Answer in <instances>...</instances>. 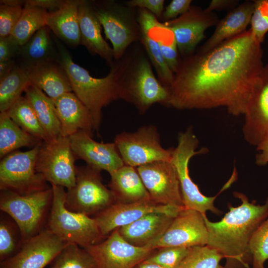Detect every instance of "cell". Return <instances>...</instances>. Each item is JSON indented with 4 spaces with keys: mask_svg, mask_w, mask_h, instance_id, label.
Instances as JSON below:
<instances>
[{
    "mask_svg": "<svg viewBox=\"0 0 268 268\" xmlns=\"http://www.w3.org/2000/svg\"><path fill=\"white\" fill-rule=\"evenodd\" d=\"M261 44L251 30L206 52L181 59L166 106L179 110L226 108L244 115L264 67Z\"/></svg>",
    "mask_w": 268,
    "mask_h": 268,
    "instance_id": "cell-1",
    "label": "cell"
},
{
    "mask_svg": "<svg viewBox=\"0 0 268 268\" xmlns=\"http://www.w3.org/2000/svg\"><path fill=\"white\" fill-rule=\"evenodd\" d=\"M233 195L241 204L229 205V211L221 220L211 222L204 216L207 230V245L219 252L226 260L225 268H249L252 258L249 252L251 239L268 216V196L262 205L250 202L243 193Z\"/></svg>",
    "mask_w": 268,
    "mask_h": 268,
    "instance_id": "cell-2",
    "label": "cell"
},
{
    "mask_svg": "<svg viewBox=\"0 0 268 268\" xmlns=\"http://www.w3.org/2000/svg\"><path fill=\"white\" fill-rule=\"evenodd\" d=\"M53 37L59 53L58 62L68 76L73 93L89 111L95 130L98 131L103 108L123 99V78L130 58V49L120 59L114 60L106 76L96 78L75 63L65 44L55 36Z\"/></svg>",
    "mask_w": 268,
    "mask_h": 268,
    "instance_id": "cell-3",
    "label": "cell"
},
{
    "mask_svg": "<svg viewBox=\"0 0 268 268\" xmlns=\"http://www.w3.org/2000/svg\"><path fill=\"white\" fill-rule=\"evenodd\" d=\"M141 50L130 49L123 78V100L133 104L142 114L155 103L166 106L169 91L155 77L149 59Z\"/></svg>",
    "mask_w": 268,
    "mask_h": 268,
    "instance_id": "cell-4",
    "label": "cell"
},
{
    "mask_svg": "<svg viewBox=\"0 0 268 268\" xmlns=\"http://www.w3.org/2000/svg\"><path fill=\"white\" fill-rule=\"evenodd\" d=\"M51 187L53 200L46 227L64 241L83 248L102 242L105 237L94 218L67 209L65 188L55 185Z\"/></svg>",
    "mask_w": 268,
    "mask_h": 268,
    "instance_id": "cell-5",
    "label": "cell"
},
{
    "mask_svg": "<svg viewBox=\"0 0 268 268\" xmlns=\"http://www.w3.org/2000/svg\"><path fill=\"white\" fill-rule=\"evenodd\" d=\"M199 143L198 138L190 127L185 132L179 134L177 146L173 149L171 162L177 172L184 206L187 209L198 211L203 215H206L207 211L220 215L222 212L215 206L214 200L219 193L230 187L235 179L231 177L216 196L209 197L203 195L191 179L189 171V163L192 157L205 153L207 150L202 148L197 151Z\"/></svg>",
    "mask_w": 268,
    "mask_h": 268,
    "instance_id": "cell-6",
    "label": "cell"
},
{
    "mask_svg": "<svg viewBox=\"0 0 268 268\" xmlns=\"http://www.w3.org/2000/svg\"><path fill=\"white\" fill-rule=\"evenodd\" d=\"M52 200V187L24 195L0 191V209L16 223L23 243L46 228Z\"/></svg>",
    "mask_w": 268,
    "mask_h": 268,
    "instance_id": "cell-7",
    "label": "cell"
},
{
    "mask_svg": "<svg viewBox=\"0 0 268 268\" xmlns=\"http://www.w3.org/2000/svg\"><path fill=\"white\" fill-rule=\"evenodd\" d=\"M94 11L112 43L114 60L120 59L130 46L140 42L137 8L113 0H91Z\"/></svg>",
    "mask_w": 268,
    "mask_h": 268,
    "instance_id": "cell-8",
    "label": "cell"
},
{
    "mask_svg": "<svg viewBox=\"0 0 268 268\" xmlns=\"http://www.w3.org/2000/svg\"><path fill=\"white\" fill-rule=\"evenodd\" d=\"M100 172L87 165L76 167L75 184L66 193L67 209L90 216L116 201L112 191L103 184Z\"/></svg>",
    "mask_w": 268,
    "mask_h": 268,
    "instance_id": "cell-9",
    "label": "cell"
},
{
    "mask_svg": "<svg viewBox=\"0 0 268 268\" xmlns=\"http://www.w3.org/2000/svg\"><path fill=\"white\" fill-rule=\"evenodd\" d=\"M42 141L26 151L16 150L0 162V189L24 195L49 188L36 164Z\"/></svg>",
    "mask_w": 268,
    "mask_h": 268,
    "instance_id": "cell-10",
    "label": "cell"
},
{
    "mask_svg": "<svg viewBox=\"0 0 268 268\" xmlns=\"http://www.w3.org/2000/svg\"><path fill=\"white\" fill-rule=\"evenodd\" d=\"M114 142L125 165L137 167L159 161H171L173 148L165 149L161 145L156 127L144 126L136 131L118 134Z\"/></svg>",
    "mask_w": 268,
    "mask_h": 268,
    "instance_id": "cell-11",
    "label": "cell"
},
{
    "mask_svg": "<svg viewBox=\"0 0 268 268\" xmlns=\"http://www.w3.org/2000/svg\"><path fill=\"white\" fill-rule=\"evenodd\" d=\"M75 160L69 137L60 135L47 141H42L36 169L51 185L62 186L68 190L75 184Z\"/></svg>",
    "mask_w": 268,
    "mask_h": 268,
    "instance_id": "cell-12",
    "label": "cell"
},
{
    "mask_svg": "<svg viewBox=\"0 0 268 268\" xmlns=\"http://www.w3.org/2000/svg\"><path fill=\"white\" fill-rule=\"evenodd\" d=\"M85 249L96 268H134L146 260L154 250L150 244L138 247L126 241L118 228L104 241Z\"/></svg>",
    "mask_w": 268,
    "mask_h": 268,
    "instance_id": "cell-13",
    "label": "cell"
},
{
    "mask_svg": "<svg viewBox=\"0 0 268 268\" xmlns=\"http://www.w3.org/2000/svg\"><path fill=\"white\" fill-rule=\"evenodd\" d=\"M136 169L152 201L184 207L177 172L171 161H156Z\"/></svg>",
    "mask_w": 268,
    "mask_h": 268,
    "instance_id": "cell-14",
    "label": "cell"
},
{
    "mask_svg": "<svg viewBox=\"0 0 268 268\" xmlns=\"http://www.w3.org/2000/svg\"><path fill=\"white\" fill-rule=\"evenodd\" d=\"M219 20L214 12L191 5L185 13L163 23L173 33L179 54L184 57L195 52L197 45L204 38L206 30L216 25Z\"/></svg>",
    "mask_w": 268,
    "mask_h": 268,
    "instance_id": "cell-15",
    "label": "cell"
},
{
    "mask_svg": "<svg viewBox=\"0 0 268 268\" xmlns=\"http://www.w3.org/2000/svg\"><path fill=\"white\" fill-rule=\"evenodd\" d=\"M205 215L195 210L183 208L174 218L162 236L150 244L151 247L154 250L207 245L208 233Z\"/></svg>",
    "mask_w": 268,
    "mask_h": 268,
    "instance_id": "cell-16",
    "label": "cell"
},
{
    "mask_svg": "<svg viewBox=\"0 0 268 268\" xmlns=\"http://www.w3.org/2000/svg\"><path fill=\"white\" fill-rule=\"evenodd\" d=\"M184 207L162 205L152 200L133 202H115L94 217L101 234L108 235L115 230L151 213H162L176 217Z\"/></svg>",
    "mask_w": 268,
    "mask_h": 268,
    "instance_id": "cell-17",
    "label": "cell"
},
{
    "mask_svg": "<svg viewBox=\"0 0 268 268\" xmlns=\"http://www.w3.org/2000/svg\"><path fill=\"white\" fill-rule=\"evenodd\" d=\"M67 243L46 227L22 245L11 257L0 262V268H44Z\"/></svg>",
    "mask_w": 268,
    "mask_h": 268,
    "instance_id": "cell-18",
    "label": "cell"
},
{
    "mask_svg": "<svg viewBox=\"0 0 268 268\" xmlns=\"http://www.w3.org/2000/svg\"><path fill=\"white\" fill-rule=\"evenodd\" d=\"M69 139L76 159L84 160L88 166L105 170L111 175L125 165L114 142H98L82 131L71 135Z\"/></svg>",
    "mask_w": 268,
    "mask_h": 268,
    "instance_id": "cell-19",
    "label": "cell"
},
{
    "mask_svg": "<svg viewBox=\"0 0 268 268\" xmlns=\"http://www.w3.org/2000/svg\"><path fill=\"white\" fill-rule=\"evenodd\" d=\"M244 116V138L257 147L268 138V63L264 65Z\"/></svg>",
    "mask_w": 268,
    "mask_h": 268,
    "instance_id": "cell-20",
    "label": "cell"
},
{
    "mask_svg": "<svg viewBox=\"0 0 268 268\" xmlns=\"http://www.w3.org/2000/svg\"><path fill=\"white\" fill-rule=\"evenodd\" d=\"M52 100L60 121L61 136L69 137L82 131L92 136L95 128L91 114L73 92Z\"/></svg>",
    "mask_w": 268,
    "mask_h": 268,
    "instance_id": "cell-21",
    "label": "cell"
},
{
    "mask_svg": "<svg viewBox=\"0 0 268 268\" xmlns=\"http://www.w3.org/2000/svg\"><path fill=\"white\" fill-rule=\"evenodd\" d=\"M78 19L80 44L91 54L99 56L110 66L114 61L113 50L102 35L101 25L91 0H79Z\"/></svg>",
    "mask_w": 268,
    "mask_h": 268,
    "instance_id": "cell-22",
    "label": "cell"
},
{
    "mask_svg": "<svg viewBox=\"0 0 268 268\" xmlns=\"http://www.w3.org/2000/svg\"><path fill=\"white\" fill-rule=\"evenodd\" d=\"M137 18L141 31L140 42L157 74L158 79L168 87L173 81L174 74L163 57L156 35L155 28L159 20L143 8H137Z\"/></svg>",
    "mask_w": 268,
    "mask_h": 268,
    "instance_id": "cell-23",
    "label": "cell"
},
{
    "mask_svg": "<svg viewBox=\"0 0 268 268\" xmlns=\"http://www.w3.org/2000/svg\"><path fill=\"white\" fill-rule=\"evenodd\" d=\"M174 217L162 213H151L118 228L121 236L138 247L152 244L164 233Z\"/></svg>",
    "mask_w": 268,
    "mask_h": 268,
    "instance_id": "cell-24",
    "label": "cell"
},
{
    "mask_svg": "<svg viewBox=\"0 0 268 268\" xmlns=\"http://www.w3.org/2000/svg\"><path fill=\"white\" fill-rule=\"evenodd\" d=\"M45 26L21 46L17 64L27 70L43 64L58 62L59 53L53 35Z\"/></svg>",
    "mask_w": 268,
    "mask_h": 268,
    "instance_id": "cell-25",
    "label": "cell"
},
{
    "mask_svg": "<svg viewBox=\"0 0 268 268\" xmlns=\"http://www.w3.org/2000/svg\"><path fill=\"white\" fill-rule=\"evenodd\" d=\"M254 8L253 1H246L231 9L219 20L212 34L197 51L207 52L226 40L246 31L250 24Z\"/></svg>",
    "mask_w": 268,
    "mask_h": 268,
    "instance_id": "cell-26",
    "label": "cell"
},
{
    "mask_svg": "<svg viewBox=\"0 0 268 268\" xmlns=\"http://www.w3.org/2000/svg\"><path fill=\"white\" fill-rule=\"evenodd\" d=\"M79 0H66L57 10L49 12L46 26L54 35L71 47L80 44L81 36L78 19Z\"/></svg>",
    "mask_w": 268,
    "mask_h": 268,
    "instance_id": "cell-27",
    "label": "cell"
},
{
    "mask_svg": "<svg viewBox=\"0 0 268 268\" xmlns=\"http://www.w3.org/2000/svg\"><path fill=\"white\" fill-rule=\"evenodd\" d=\"M28 71L31 84L53 100L72 91L68 76L58 62L44 63Z\"/></svg>",
    "mask_w": 268,
    "mask_h": 268,
    "instance_id": "cell-28",
    "label": "cell"
},
{
    "mask_svg": "<svg viewBox=\"0 0 268 268\" xmlns=\"http://www.w3.org/2000/svg\"><path fill=\"white\" fill-rule=\"evenodd\" d=\"M110 176L109 187L116 201L133 202L151 200L136 167L125 165Z\"/></svg>",
    "mask_w": 268,
    "mask_h": 268,
    "instance_id": "cell-29",
    "label": "cell"
},
{
    "mask_svg": "<svg viewBox=\"0 0 268 268\" xmlns=\"http://www.w3.org/2000/svg\"><path fill=\"white\" fill-rule=\"evenodd\" d=\"M24 92L49 139L60 136L61 125L52 99L31 84Z\"/></svg>",
    "mask_w": 268,
    "mask_h": 268,
    "instance_id": "cell-30",
    "label": "cell"
},
{
    "mask_svg": "<svg viewBox=\"0 0 268 268\" xmlns=\"http://www.w3.org/2000/svg\"><path fill=\"white\" fill-rule=\"evenodd\" d=\"M42 141L27 133L9 117L0 113V158L23 147H34Z\"/></svg>",
    "mask_w": 268,
    "mask_h": 268,
    "instance_id": "cell-31",
    "label": "cell"
},
{
    "mask_svg": "<svg viewBox=\"0 0 268 268\" xmlns=\"http://www.w3.org/2000/svg\"><path fill=\"white\" fill-rule=\"evenodd\" d=\"M5 112L15 124L27 133L41 141L50 140L32 105L25 96L20 97Z\"/></svg>",
    "mask_w": 268,
    "mask_h": 268,
    "instance_id": "cell-32",
    "label": "cell"
},
{
    "mask_svg": "<svg viewBox=\"0 0 268 268\" xmlns=\"http://www.w3.org/2000/svg\"><path fill=\"white\" fill-rule=\"evenodd\" d=\"M30 84L28 71L16 63L11 72L0 80V112H6Z\"/></svg>",
    "mask_w": 268,
    "mask_h": 268,
    "instance_id": "cell-33",
    "label": "cell"
},
{
    "mask_svg": "<svg viewBox=\"0 0 268 268\" xmlns=\"http://www.w3.org/2000/svg\"><path fill=\"white\" fill-rule=\"evenodd\" d=\"M49 11L43 8L25 4L22 14L11 35L21 46L39 29L46 25Z\"/></svg>",
    "mask_w": 268,
    "mask_h": 268,
    "instance_id": "cell-34",
    "label": "cell"
},
{
    "mask_svg": "<svg viewBox=\"0 0 268 268\" xmlns=\"http://www.w3.org/2000/svg\"><path fill=\"white\" fill-rule=\"evenodd\" d=\"M23 244L20 231L14 220L1 211L0 218V261L14 255Z\"/></svg>",
    "mask_w": 268,
    "mask_h": 268,
    "instance_id": "cell-35",
    "label": "cell"
},
{
    "mask_svg": "<svg viewBox=\"0 0 268 268\" xmlns=\"http://www.w3.org/2000/svg\"><path fill=\"white\" fill-rule=\"evenodd\" d=\"M50 268H96L94 260L84 248L67 243L52 262Z\"/></svg>",
    "mask_w": 268,
    "mask_h": 268,
    "instance_id": "cell-36",
    "label": "cell"
},
{
    "mask_svg": "<svg viewBox=\"0 0 268 268\" xmlns=\"http://www.w3.org/2000/svg\"><path fill=\"white\" fill-rule=\"evenodd\" d=\"M223 256L207 245L189 248L188 252L177 268H225L220 264Z\"/></svg>",
    "mask_w": 268,
    "mask_h": 268,
    "instance_id": "cell-37",
    "label": "cell"
},
{
    "mask_svg": "<svg viewBox=\"0 0 268 268\" xmlns=\"http://www.w3.org/2000/svg\"><path fill=\"white\" fill-rule=\"evenodd\" d=\"M155 31L163 57L174 73L181 59L174 34L159 21L156 24Z\"/></svg>",
    "mask_w": 268,
    "mask_h": 268,
    "instance_id": "cell-38",
    "label": "cell"
},
{
    "mask_svg": "<svg viewBox=\"0 0 268 268\" xmlns=\"http://www.w3.org/2000/svg\"><path fill=\"white\" fill-rule=\"evenodd\" d=\"M249 249L252 268H264L268 260V216L254 233Z\"/></svg>",
    "mask_w": 268,
    "mask_h": 268,
    "instance_id": "cell-39",
    "label": "cell"
},
{
    "mask_svg": "<svg viewBox=\"0 0 268 268\" xmlns=\"http://www.w3.org/2000/svg\"><path fill=\"white\" fill-rule=\"evenodd\" d=\"M25 0H0V37L11 35L19 20Z\"/></svg>",
    "mask_w": 268,
    "mask_h": 268,
    "instance_id": "cell-40",
    "label": "cell"
},
{
    "mask_svg": "<svg viewBox=\"0 0 268 268\" xmlns=\"http://www.w3.org/2000/svg\"><path fill=\"white\" fill-rule=\"evenodd\" d=\"M253 1L254 8L250 30L255 40L262 44L268 32V0Z\"/></svg>",
    "mask_w": 268,
    "mask_h": 268,
    "instance_id": "cell-41",
    "label": "cell"
},
{
    "mask_svg": "<svg viewBox=\"0 0 268 268\" xmlns=\"http://www.w3.org/2000/svg\"><path fill=\"white\" fill-rule=\"evenodd\" d=\"M188 249L189 248L182 247L161 248L156 254L148 257L144 261L166 268H177L187 255Z\"/></svg>",
    "mask_w": 268,
    "mask_h": 268,
    "instance_id": "cell-42",
    "label": "cell"
},
{
    "mask_svg": "<svg viewBox=\"0 0 268 268\" xmlns=\"http://www.w3.org/2000/svg\"><path fill=\"white\" fill-rule=\"evenodd\" d=\"M21 46L12 35L0 37V61L15 60Z\"/></svg>",
    "mask_w": 268,
    "mask_h": 268,
    "instance_id": "cell-43",
    "label": "cell"
},
{
    "mask_svg": "<svg viewBox=\"0 0 268 268\" xmlns=\"http://www.w3.org/2000/svg\"><path fill=\"white\" fill-rule=\"evenodd\" d=\"M164 2V0H130L123 3L130 7L146 9L161 20Z\"/></svg>",
    "mask_w": 268,
    "mask_h": 268,
    "instance_id": "cell-44",
    "label": "cell"
},
{
    "mask_svg": "<svg viewBox=\"0 0 268 268\" xmlns=\"http://www.w3.org/2000/svg\"><path fill=\"white\" fill-rule=\"evenodd\" d=\"M191 0H172L165 8L161 19L164 22L176 18L190 8Z\"/></svg>",
    "mask_w": 268,
    "mask_h": 268,
    "instance_id": "cell-45",
    "label": "cell"
},
{
    "mask_svg": "<svg viewBox=\"0 0 268 268\" xmlns=\"http://www.w3.org/2000/svg\"><path fill=\"white\" fill-rule=\"evenodd\" d=\"M64 2V0H26L25 4L39 7L51 12L59 8Z\"/></svg>",
    "mask_w": 268,
    "mask_h": 268,
    "instance_id": "cell-46",
    "label": "cell"
},
{
    "mask_svg": "<svg viewBox=\"0 0 268 268\" xmlns=\"http://www.w3.org/2000/svg\"><path fill=\"white\" fill-rule=\"evenodd\" d=\"M237 0H212L207 7L204 9L207 12H214L226 9H233L238 5Z\"/></svg>",
    "mask_w": 268,
    "mask_h": 268,
    "instance_id": "cell-47",
    "label": "cell"
},
{
    "mask_svg": "<svg viewBox=\"0 0 268 268\" xmlns=\"http://www.w3.org/2000/svg\"><path fill=\"white\" fill-rule=\"evenodd\" d=\"M259 151L255 157V162L258 166H265L268 163V138L256 147Z\"/></svg>",
    "mask_w": 268,
    "mask_h": 268,
    "instance_id": "cell-48",
    "label": "cell"
},
{
    "mask_svg": "<svg viewBox=\"0 0 268 268\" xmlns=\"http://www.w3.org/2000/svg\"><path fill=\"white\" fill-rule=\"evenodd\" d=\"M16 65L15 60L0 61V80L7 76Z\"/></svg>",
    "mask_w": 268,
    "mask_h": 268,
    "instance_id": "cell-49",
    "label": "cell"
},
{
    "mask_svg": "<svg viewBox=\"0 0 268 268\" xmlns=\"http://www.w3.org/2000/svg\"><path fill=\"white\" fill-rule=\"evenodd\" d=\"M134 268H166L159 265L148 263L145 261L139 263Z\"/></svg>",
    "mask_w": 268,
    "mask_h": 268,
    "instance_id": "cell-50",
    "label": "cell"
},
{
    "mask_svg": "<svg viewBox=\"0 0 268 268\" xmlns=\"http://www.w3.org/2000/svg\"></svg>",
    "mask_w": 268,
    "mask_h": 268,
    "instance_id": "cell-51",
    "label": "cell"
}]
</instances>
